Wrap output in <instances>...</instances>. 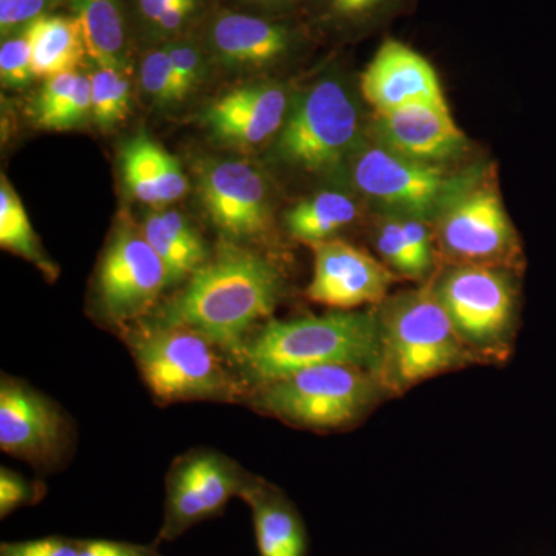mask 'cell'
<instances>
[{"label":"cell","mask_w":556,"mask_h":556,"mask_svg":"<svg viewBox=\"0 0 556 556\" xmlns=\"http://www.w3.org/2000/svg\"><path fill=\"white\" fill-rule=\"evenodd\" d=\"M58 0H0V33L2 39L27 30L49 11Z\"/></svg>","instance_id":"836d02e7"},{"label":"cell","mask_w":556,"mask_h":556,"mask_svg":"<svg viewBox=\"0 0 556 556\" xmlns=\"http://www.w3.org/2000/svg\"><path fill=\"white\" fill-rule=\"evenodd\" d=\"M378 127L387 148L424 163L452 159L466 144L447 102H415L378 113Z\"/></svg>","instance_id":"e0dca14e"},{"label":"cell","mask_w":556,"mask_h":556,"mask_svg":"<svg viewBox=\"0 0 556 556\" xmlns=\"http://www.w3.org/2000/svg\"><path fill=\"white\" fill-rule=\"evenodd\" d=\"M36 78L76 72L86 58V40L75 16H43L27 28Z\"/></svg>","instance_id":"603a6c76"},{"label":"cell","mask_w":556,"mask_h":556,"mask_svg":"<svg viewBox=\"0 0 556 556\" xmlns=\"http://www.w3.org/2000/svg\"><path fill=\"white\" fill-rule=\"evenodd\" d=\"M287 109L288 98L281 87L255 84L212 102L204 121L219 141L236 148H255L283 127Z\"/></svg>","instance_id":"ac0fdd59"},{"label":"cell","mask_w":556,"mask_h":556,"mask_svg":"<svg viewBox=\"0 0 556 556\" xmlns=\"http://www.w3.org/2000/svg\"><path fill=\"white\" fill-rule=\"evenodd\" d=\"M380 383L391 396H404L419 383L478 365L453 327L433 283L388 295L378 306Z\"/></svg>","instance_id":"3957f363"},{"label":"cell","mask_w":556,"mask_h":556,"mask_svg":"<svg viewBox=\"0 0 556 556\" xmlns=\"http://www.w3.org/2000/svg\"><path fill=\"white\" fill-rule=\"evenodd\" d=\"M386 397L371 369L321 365L252 388L249 405L292 427L334 431L356 426Z\"/></svg>","instance_id":"277c9868"},{"label":"cell","mask_w":556,"mask_h":556,"mask_svg":"<svg viewBox=\"0 0 556 556\" xmlns=\"http://www.w3.org/2000/svg\"><path fill=\"white\" fill-rule=\"evenodd\" d=\"M232 361L244 386L252 388L321 365H356L376 375L380 362L378 308L270 320L244 342Z\"/></svg>","instance_id":"7a4b0ae2"},{"label":"cell","mask_w":556,"mask_h":556,"mask_svg":"<svg viewBox=\"0 0 556 556\" xmlns=\"http://www.w3.org/2000/svg\"><path fill=\"white\" fill-rule=\"evenodd\" d=\"M83 541L67 536H47L20 543H2L0 556H80Z\"/></svg>","instance_id":"d590c367"},{"label":"cell","mask_w":556,"mask_h":556,"mask_svg":"<svg viewBox=\"0 0 556 556\" xmlns=\"http://www.w3.org/2000/svg\"><path fill=\"white\" fill-rule=\"evenodd\" d=\"M358 192L396 211L402 217L426 219L450 203L455 179L438 164L408 159L387 146L358 150L351 166Z\"/></svg>","instance_id":"8fae6325"},{"label":"cell","mask_w":556,"mask_h":556,"mask_svg":"<svg viewBox=\"0 0 556 556\" xmlns=\"http://www.w3.org/2000/svg\"><path fill=\"white\" fill-rule=\"evenodd\" d=\"M127 346L146 386L160 404L240 402L249 396L219 358L214 343L185 327L142 324L127 331Z\"/></svg>","instance_id":"5b68a950"},{"label":"cell","mask_w":556,"mask_h":556,"mask_svg":"<svg viewBox=\"0 0 556 556\" xmlns=\"http://www.w3.org/2000/svg\"><path fill=\"white\" fill-rule=\"evenodd\" d=\"M36 78L33 51L27 30L2 40L0 47V79L3 87L24 89Z\"/></svg>","instance_id":"83f0119b"},{"label":"cell","mask_w":556,"mask_h":556,"mask_svg":"<svg viewBox=\"0 0 556 556\" xmlns=\"http://www.w3.org/2000/svg\"><path fill=\"white\" fill-rule=\"evenodd\" d=\"M0 244L5 251L33 263L50 280L60 274L58 266L40 247L24 204L5 175L0 178Z\"/></svg>","instance_id":"d4e9b609"},{"label":"cell","mask_w":556,"mask_h":556,"mask_svg":"<svg viewBox=\"0 0 556 556\" xmlns=\"http://www.w3.org/2000/svg\"><path fill=\"white\" fill-rule=\"evenodd\" d=\"M405 0H314V16L334 30H365L386 20Z\"/></svg>","instance_id":"4316f807"},{"label":"cell","mask_w":556,"mask_h":556,"mask_svg":"<svg viewBox=\"0 0 556 556\" xmlns=\"http://www.w3.org/2000/svg\"><path fill=\"white\" fill-rule=\"evenodd\" d=\"M241 500L252 511L260 556L308 555L302 515L278 486L252 475Z\"/></svg>","instance_id":"d6986e66"},{"label":"cell","mask_w":556,"mask_h":556,"mask_svg":"<svg viewBox=\"0 0 556 556\" xmlns=\"http://www.w3.org/2000/svg\"><path fill=\"white\" fill-rule=\"evenodd\" d=\"M181 2L185 0H135L139 24L149 33L167 10Z\"/></svg>","instance_id":"74e56055"},{"label":"cell","mask_w":556,"mask_h":556,"mask_svg":"<svg viewBox=\"0 0 556 556\" xmlns=\"http://www.w3.org/2000/svg\"><path fill=\"white\" fill-rule=\"evenodd\" d=\"M170 287L169 273L146 239L142 228L124 223L102 255L97 277L102 318L115 327L138 320Z\"/></svg>","instance_id":"9c48e42d"},{"label":"cell","mask_w":556,"mask_h":556,"mask_svg":"<svg viewBox=\"0 0 556 556\" xmlns=\"http://www.w3.org/2000/svg\"><path fill=\"white\" fill-rule=\"evenodd\" d=\"M251 477L232 457L215 450L193 448L178 456L167 471L156 544L177 540L193 526L222 515L232 497L243 495Z\"/></svg>","instance_id":"ba28073f"},{"label":"cell","mask_w":556,"mask_h":556,"mask_svg":"<svg viewBox=\"0 0 556 556\" xmlns=\"http://www.w3.org/2000/svg\"><path fill=\"white\" fill-rule=\"evenodd\" d=\"M439 219L438 247L450 265L508 268L518 244L500 195L490 186L460 193Z\"/></svg>","instance_id":"7c38bea8"},{"label":"cell","mask_w":556,"mask_h":556,"mask_svg":"<svg viewBox=\"0 0 556 556\" xmlns=\"http://www.w3.org/2000/svg\"><path fill=\"white\" fill-rule=\"evenodd\" d=\"M75 431L64 412L25 380L0 379V448L42 473L67 463Z\"/></svg>","instance_id":"30bf717a"},{"label":"cell","mask_w":556,"mask_h":556,"mask_svg":"<svg viewBox=\"0 0 556 556\" xmlns=\"http://www.w3.org/2000/svg\"><path fill=\"white\" fill-rule=\"evenodd\" d=\"M164 50L169 54L172 72L179 101L188 97L190 90L200 83L204 72V56L199 43L186 38L172 39L164 42Z\"/></svg>","instance_id":"1f68e13d"},{"label":"cell","mask_w":556,"mask_h":556,"mask_svg":"<svg viewBox=\"0 0 556 556\" xmlns=\"http://www.w3.org/2000/svg\"><path fill=\"white\" fill-rule=\"evenodd\" d=\"M357 214L356 203L346 193L324 190L288 211L285 225L292 239L313 247L334 240L336 233L356 222Z\"/></svg>","instance_id":"cb8c5ba5"},{"label":"cell","mask_w":556,"mask_h":556,"mask_svg":"<svg viewBox=\"0 0 556 556\" xmlns=\"http://www.w3.org/2000/svg\"><path fill=\"white\" fill-rule=\"evenodd\" d=\"M299 43V33L285 22L219 11L207 28V47L226 68H263L283 60Z\"/></svg>","instance_id":"2e32d148"},{"label":"cell","mask_w":556,"mask_h":556,"mask_svg":"<svg viewBox=\"0 0 556 556\" xmlns=\"http://www.w3.org/2000/svg\"><path fill=\"white\" fill-rule=\"evenodd\" d=\"M314 273L306 298L334 311L379 306L401 280L364 249L334 239L313 244Z\"/></svg>","instance_id":"5bb4252c"},{"label":"cell","mask_w":556,"mask_h":556,"mask_svg":"<svg viewBox=\"0 0 556 556\" xmlns=\"http://www.w3.org/2000/svg\"><path fill=\"white\" fill-rule=\"evenodd\" d=\"M361 89L365 100L378 113L415 102H445L433 65L396 39L383 40L362 73Z\"/></svg>","instance_id":"9a60e30c"},{"label":"cell","mask_w":556,"mask_h":556,"mask_svg":"<svg viewBox=\"0 0 556 556\" xmlns=\"http://www.w3.org/2000/svg\"><path fill=\"white\" fill-rule=\"evenodd\" d=\"M252 5L262 7L268 10H287L291 7L298 5L302 0H247Z\"/></svg>","instance_id":"f35d334b"},{"label":"cell","mask_w":556,"mask_h":556,"mask_svg":"<svg viewBox=\"0 0 556 556\" xmlns=\"http://www.w3.org/2000/svg\"><path fill=\"white\" fill-rule=\"evenodd\" d=\"M401 222L415 263L417 281L426 280L433 273L437 260L433 233L422 218L401 217Z\"/></svg>","instance_id":"e575fe53"},{"label":"cell","mask_w":556,"mask_h":556,"mask_svg":"<svg viewBox=\"0 0 556 556\" xmlns=\"http://www.w3.org/2000/svg\"><path fill=\"white\" fill-rule=\"evenodd\" d=\"M200 199L212 223L232 240L266 236L273 222L268 182L243 161H212L199 172Z\"/></svg>","instance_id":"4fadbf2b"},{"label":"cell","mask_w":556,"mask_h":556,"mask_svg":"<svg viewBox=\"0 0 556 556\" xmlns=\"http://www.w3.org/2000/svg\"><path fill=\"white\" fill-rule=\"evenodd\" d=\"M376 248L382 262L401 278L417 280L415 263L409 252L401 218H390L376 230Z\"/></svg>","instance_id":"4dcf8cb0"},{"label":"cell","mask_w":556,"mask_h":556,"mask_svg":"<svg viewBox=\"0 0 556 556\" xmlns=\"http://www.w3.org/2000/svg\"><path fill=\"white\" fill-rule=\"evenodd\" d=\"M142 232L163 260L170 285L192 277L208 260L203 240L177 211H150Z\"/></svg>","instance_id":"7402d4cb"},{"label":"cell","mask_w":556,"mask_h":556,"mask_svg":"<svg viewBox=\"0 0 556 556\" xmlns=\"http://www.w3.org/2000/svg\"><path fill=\"white\" fill-rule=\"evenodd\" d=\"M121 166L131 195L149 206H167L188 193L189 181L178 160L144 131L126 142Z\"/></svg>","instance_id":"ffe728a7"},{"label":"cell","mask_w":556,"mask_h":556,"mask_svg":"<svg viewBox=\"0 0 556 556\" xmlns=\"http://www.w3.org/2000/svg\"><path fill=\"white\" fill-rule=\"evenodd\" d=\"M457 336L481 364H503L514 351L517 291L507 268L450 265L431 281Z\"/></svg>","instance_id":"8992f818"},{"label":"cell","mask_w":556,"mask_h":556,"mask_svg":"<svg viewBox=\"0 0 556 556\" xmlns=\"http://www.w3.org/2000/svg\"><path fill=\"white\" fill-rule=\"evenodd\" d=\"M281 285L280 273L268 260L225 243L149 324L193 329L233 357L252 328L274 313Z\"/></svg>","instance_id":"6da1fadb"},{"label":"cell","mask_w":556,"mask_h":556,"mask_svg":"<svg viewBox=\"0 0 556 556\" xmlns=\"http://www.w3.org/2000/svg\"><path fill=\"white\" fill-rule=\"evenodd\" d=\"M129 73L97 67L90 76L91 116L102 131L115 129L130 112Z\"/></svg>","instance_id":"484cf974"},{"label":"cell","mask_w":556,"mask_h":556,"mask_svg":"<svg viewBox=\"0 0 556 556\" xmlns=\"http://www.w3.org/2000/svg\"><path fill=\"white\" fill-rule=\"evenodd\" d=\"M78 20L87 56L97 67L129 73V42L123 0H70Z\"/></svg>","instance_id":"44dd1931"},{"label":"cell","mask_w":556,"mask_h":556,"mask_svg":"<svg viewBox=\"0 0 556 556\" xmlns=\"http://www.w3.org/2000/svg\"><path fill=\"white\" fill-rule=\"evenodd\" d=\"M139 79H141L142 90L155 104L169 105L179 102L169 54L164 47L150 50L146 54L141 62V70H139Z\"/></svg>","instance_id":"f1b7e54d"},{"label":"cell","mask_w":556,"mask_h":556,"mask_svg":"<svg viewBox=\"0 0 556 556\" xmlns=\"http://www.w3.org/2000/svg\"><path fill=\"white\" fill-rule=\"evenodd\" d=\"M80 556H164L156 546L124 543V541L84 540Z\"/></svg>","instance_id":"8d00e7d4"},{"label":"cell","mask_w":556,"mask_h":556,"mask_svg":"<svg viewBox=\"0 0 556 556\" xmlns=\"http://www.w3.org/2000/svg\"><path fill=\"white\" fill-rule=\"evenodd\" d=\"M79 72L61 73L46 80L36 101V121L43 129H56L58 119L75 97Z\"/></svg>","instance_id":"f546056e"},{"label":"cell","mask_w":556,"mask_h":556,"mask_svg":"<svg viewBox=\"0 0 556 556\" xmlns=\"http://www.w3.org/2000/svg\"><path fill=\"white\" fill-rule=\"evenodd\" d=\"M46 493L43 482L31 481L11 468H0V518L5 519L22 507L35 506Z\"/></svg>","instance_id":"d6a6232c"},{"label":"cell","mask_w":556,"mask_h":556,"mask_svg":"<svg viewBox=\"0 0 556 556\" xmlns=\"http://www.w3.org/2000/svg\"><path fill=\"white\" fill-rule=\"evenodd\" d=\"M357 139L356 104L338 79L327 78L295 100L281 127L277 150L289 164L321 172L353 155Z\"/></svg>","instance_id":"52a82bcc"}]
</instances>
